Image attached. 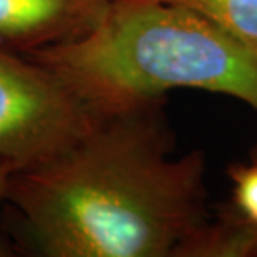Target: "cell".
I'll return each mask as SVG.
<instances>
[{"label":"cell","instance_id":"cell-5","mask_svg":"<svg viewBox=\"0 0 257 257\" xmlns=\"http://www.w3.org/2000/svg\"><path fill=\"white\" fill-rule=\"evenodd\" d=\"M192 9L257 52V0H171Z\"/></svg>","mask_w":257,"mask_h":257},{"label":"cell","instance_id":"cell-7","mask_svg":"<svg viewBox=\"0 0 257 257\" xmlns=\"http://www.w3.org/2000/svg\"><path fill=\"white\" fill-rule=\"evenodd\" d=\"M17 171L15 164L10 161H5V159H0V210H2V205H5V197H7V189H9V182L12 174ZM2 244H0V254H2Z\"/></svg>","mask_w":257,"mask_h":257},{"label":"cell","instance_id":"cell-4","mask_svg":"<svg viewBox=\"0 0 257 257\" xmlns=\"http://www.w3.org/2000/svg\"><path fill=\"white\" fill-rule=\"evenodd\" d=\"M117 0H0V44L27 54L74 42Z\"/></svg>","mask_w":257,"mask_h":257},{"label":"cell","instance_id":"cell-1","mask_svg":"<svg viewBox=\"0 0 257 257\" xmlns=\"http://www.w3.org/2000/svg\"><path fill=\"white\" fill-rule=\"evenodd\" d=\"M164 100L100 115L80 141L17 169L5 205L42 257H250L257 229L207 207L205 154L172 157Z\"/></svg>","mask_w":257,"mask_h":257},{"label":"cell","instance_id":"cell-3","mask_svg":"<svg viewBox=\"0 0 257 257\" xmlns=\"http://www.w3.org/2000/svg\"><path fill=\"white\" fill-rule=\"evenodd\" d=\"M99 114L57 74L0 44V159L17 169L72 147Z\"/></svg>","mask_w":257,"mask_h":257},{"label":"cell","instance_id":"cell-2","mask_svg":"<svg viewBox=\"0 0 257 257\" xmlns=\"http://www.w3.org/2000/svg\"><path fill=\"white\" fill-rule=\"evenodd\" d=\"M99 115L197 89L257 109V52L171 0H117L84 37L25 54Z\"/></svg>","mask_w":257,"mask_h":257},{"label":"cell","instance_id":"cell-6","mask_svg":"<svg viewBox=\"0 0 257 257\" xmlns=\"http://www.w3.org/2000/svg\"><path fill=\"white\" fill-rule=\"evenodd\" d=\"M235 212L257 229V161L229 167Z\"/></svg>","mask_w":257,"mask_h":257}]
</instances>
